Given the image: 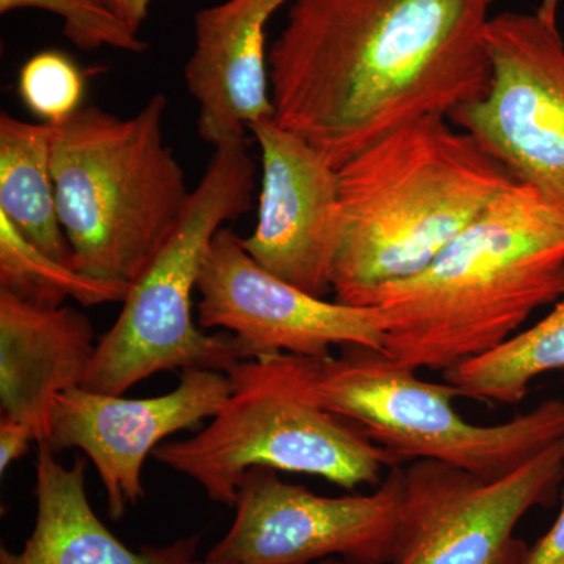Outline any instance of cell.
Segmentation results:
<instances>
[{
  "label": "cell",
  "instance_id": "cell-3",
  "mask_svg": "<svg viewBox=\"0 0 564 564\" xmlns=\"http://www.w3.org/2000/svg\"><path fill=\"white\" fill-rule=\"evenodd\" d=\"M343 242L337 302L364 306L425 270L502 193L521 182L473 133L430 115L375 141L337 170Z\"/></svg>",
  "mask_w": 564,
  "mask_h": 564
},
{
  "label": "cell",
  "instance_id": "cell-23",
  "mask_svg": "<svg viewBox=\"0 0 564 564\" xmlns=\"http://www.w3.org/2000/svg\"><path fill=\"white\" fill-rule=\"evenodd\" d=\"M524 564H564V499L554 525L529 552Z\"/></svg>",
  "mask_w": 564,
  "mask_h": 564
},
{
  "label": "cell",
  "instance_id": "cell-16",
  "mask_svg": "<svg viewBox=\"0 0 564 564\" xmlns=\"http://www.w3.org/2000/svg\"><path fill=\"white\" fill-rule=\"evenodd\" d=\"M57 455L39 444L35 525L20 552L0 547V564H159L150 547L133 552L95 513L87 462L66 467Z\"/></svg>",
  "mask_w": 564,
  "mask_h": 564
},
{
  "label": "cell",
  "instance_id": "cell-22",
  "mask_svg": "<svg viewBox=\"0 0 564 564\" xmlns=\"http://www.w3.org/2000/svg\"><path fill=\"white\" fill-rule=\"evenodd\" d=\"M32 443L36 440L31 426L0 415V474H6L11 464L28 454Z\"/></svg>",
  "mask_w": 564,
  "mask_h": 564
},
{
  "label": "cell",
  "instance_id": "cell-17",
  "mask_svg": "<svg viewBox=\"0 0 564 564\" xmlns=\"http://www.w3.org/2000/svg\"><path fill=\"white\" fill-rule=\"evenodd\" d=\"M51 144V124L0 115V214L41 251L73 267L52 180Z\"/></svg>",
  "mask_w": 564,
  "mask_h": 564
},
{
  "label": "cell",
  "instance_id": "cell-7",
  "mask_svg": "<svg viewBox=\"0 0 564 564\" xmlns=\"http://www.w3.org/2000/svg\"><path fill=\"white\" fill-rule=\"evenodd\" d=\"M256 165L247 139L215 147L187 209L161 252L129 285L113 326L98 340L82 388L124 395L166 370L228 372L240 361L232 334L209 336L193 321V293L212 239L252 209Z\"/></svg>",
  "mask_w": 564,
  "mask_h": 564
},
{
  "label": "cell",
  "instance_id": "cell-24",
  "mask_svg": "<svg viewBox=\"0 0 564 564\" xmlns=\"http://www.w3.org/2000/svg\"><path fill=\"white\" fill-rule=\"evenodd\" d=\"M152 555L158 560L159 564H228L214 562V560L196 556L198 549V538H187V540L176 541L163 547H150ZM314 564H345L343 560L329 558Z\"/></svg>",
  "mask_w": 564,
  "mask_h": 564
},
{
  "label": "cell",
  "instance_id": "cell-6",
  "mask_svg": "<svg viewBox=\"0 0 564 564\" xmlns=\"http://www.w3.org/2000/svg\"><path fill=\"white\" fill-rule=\"evenodd\" d=\"M226 375L231 393L209 425L152 454L202 486L212 502L234 507L254 467L313 475L352 491L380 485L384 470L400 466L358 426L304 395L284 355L240 359Z\"/></svg>",
  "mask_w": 564,
  "mask_h": 564
},
{
  "label": "cell",
  "instance_id": "cell-12",
  "mask_svg": "<svg viewBox=\"0 0 564 564\" xmlns=\"http://www.w3.org/2000/svg\"><path fill=\"white\" fill-rule=\"evenodd\" d=\"M229 393L228 375L203 369L184 370L174 391L151 399L68 389L57 397L46 444L57 454L80 448L87 455L101 478L107 513L120 521L144 497L148 456L172 434L215 417Z\"/></svg>",
  "mask_w": 564,
  "mask_h": 564
},
{
  "label": "cell",
  "instance_id": "cell-2",
  "mask_svg": "<svg viewBox=\"0 0 564 564\" xmlns=\"http://www.w3.org/2000/svg\"><path fill=\"white\" fill-rule=\"evenodd\" d=\"M564 281V215L532 185L502 193L425 270L373 292L383 352L414 370H445L518 334L555 303Z\"/></svg>",
  "mask_w": 564,
  "mask_h": 564
},
{
  "label": "cell",
  "instance_id": "cell-13",
  "mask_svg": "<svg viewBox=\"0 0 564 564\" xmlns=\"http://www.w3.org/2000/svg\"><path fill=\"white\" fill-rule=\"evenodd\" d=\"M262 154L258 223L240 243L259 265L325 299L343 242L339 173L276 121L252 126Z\"/></svg>",
  "mask_w": 564,
  "mask_h": 564
},
{
  "label": "cell",
  "instance_id": "cell-8",
  "mask_svg": "<svg viewBox=\"0 0 564 564\" xmlns=\"http://www.w3.org/2000/svg\"><path fill=\"white\" fill-rule=\"evenodd\" d=\"M560 0L494 14L485 32L488 95L451 115L564 215V39Z\"/></svg>",
  "mask_w": 564,
  "mask_h": 564
},
{
  "label": "cell",
  "instance_id": "cell-20",
  "mask_svg": "<svg viewBox=\"0 0 564 564\" xmlns=\"http://www.w3.org/2000/svg\"><path fill=\"white\" fill-rule=\"evenodd\" d=\"M22 9L51 11L63 20V35L82 51L101 47L141 54L148 44L106 0H0V13Z\"/></svg>",
  "mask_w": 564,
  "mask_h": 564
},
{
  "label": "cell",
  "instance_id": "cell-25",
  "mask_svg": "<svg viewBox=\"0 0 564 564\" xmlns=\"http://www.w3.org/2000/svg\"><path fill=\"white\" fill-rule=\"evenodd\" d=\"M106 2L122 21L128 22L137 32L140 31L150 13L151 0H106Z\"/></svg>",
  "mask_w": 564,
  "mask_h": 564
},
{
  "label": "cell",
  "instance_id": "cell-4",
  "mask_svg": "<svg viewBox=\"0 0 564 564\" xmlns=\"http://www.w3.org/2000/svg\"><path fill=\"white\" fill-rule=\"evenodd\" d=\"M162 93L131 118L99 107L52 126L51 172L74 269L132 284L176 231L192 192L163 137Z\"/></svg>",
  "mask_w": 564,
  "mask_h": 564
},
{
  "label": "cell",
  "instance_id": "cell-14",
  "mask_svg": "<svg viewBox=\"0 0 564 564\" xmlns=\"http://www.w3.org/2000/svg\"><path fill=\"white\" fill-rule=\"evenodd\" d=\"M293 0H225L196 11L195 46L184 68L199 106V139L218 144L247 139L272 120L267 24Z\"/></svg>",
  "mask_w": 564,
  "mask_h": 564
},
{
  "label": "cell",
  "instance_id": "cell-19",
  "mask_svg": "<svg viewBox=\"0 0 564 564\" xmlns=\"http://www.w3.org/2000/svg\"><path fill=\"white\" fill-rule=\"evenodd\" d=\"M129 285L88 276L51 258L0 214V291L40 307L65 306L68 299L82 306H96L124 302Z\"/></svg>",
  "mask_w": 564,
  "mask_h": 564
},
{
  "label": "cell",
  "instance_id": "cell-9",
  "mask_svg": "<svg viewBox=\"0 0 564 564\" xmlns=\"http://www.w3.org/2000/svg\"><path fill=\"white\" fill-rule=\"evenodd\" d=\"M403 466L370 494L318 496L254 467L237 492L236 516L206 558L228 564H393L402 524Z\"/></svg>",
  "mask_w": 564,
  "mask_h": 564
},
{
  "label": "cell",
  "instance_id": "cell-18",
  "mask_svg": "<svg viewBox=\"0 0 564 564\" xmlns=\"http://www.w3.org/2000/svg\"><path fill=\"white\" fill-rule=\"evenodd\" d=\"M564 369V281L562 295L540 322L494 350L445 370L458 397L484 403L516 404L544 373Z\"/></svg>",
  "mask_w": 564,
  "mask_h": 564
},
{
  "label": "cell",
  "instance_id": "cell-21",
  "mask_svg": "<svg viewBox=\"0 0 564 564\" xmlns=\"http://www.w3.org/2000/svg\"><path fill=\"white\" fill-rule=\"evenodd\" d=\"M85 77L76 63L57 51H43L22 65L18 95L33 115L51 126L62 124L82 109Z\"/></svg>",
  "mask_w": 564,
  "mask_h": 564
},
{
  "label": "cell",
  "instance_id": "cell-1",
  "mask_svg": "<svg viewBox=\"0 0 564 564\" xmlns=\"http://www.w3.org/2000/svg\"><path fill=\"white\" fill-rule=\"evenodd\" d=\"M499 0H293L269 50L273 120L339 170L375 141L488 95Z\"/></svg>",
  "mask_w": 564,
  "mask_h": 564
},
{
  "label": "cell",
  "instance_id": "cell-15",
  "mask_svg": "<svg viewBox=\"0 0 564 564\" xmlns=\"http://www.w3.org/2000/svg\"><path fill=\"white\" fill-rule=\"evenodd\" d=\"M98 343L90 318L69 306L40 307L0 291V411L47 443L55 402L80 388Z\"/></svg>",
  "mask_w": 564,
  "mask_h": 564
},
{
  "label": "cell",
  "instance_id": "cell-11",
  "mask_svg": "<svg viewBox=\"0 0 564 564\" xmlns=\"http://www.w3.org/2000/svg\"><path fill=\"white\" fill-rule=\"evenodd\" d=\"M196 291L203 329L232 334L240 359L325 356L334 347L383 351V315L311 295L259 265L223 228L212 239Z\"/></svg>",
  "mask_w": 564,
  "mask_h": 564
},
{
  "label": "cell",
  "instance_id": "cell-10",
  "mask_svg": "<svg viewBox=\"0 0 564 564\" xmlns=\"http://www.w3.org/2000/svg\"><path fill=\"white\" fill-rule=\"evenodd\" d=\"M563 478L564 437L497 480L433 459L408 463L393 564H524L516 527L554 502Z\"/></svg>",
  "mask_w": 564,
  "mask_h": 564
},
{
  "label": "cell",
  "instance_id": "cell-5",
  "mask_svg": "<svg viewBox=\"0 0 564 564\" xmlns=\"http://www.w3.org/2000/svg\"><path fill=\"white\" fill-rule=\"evenodd\" d=\"M300 391L345 419L400 466L433 459L497 480L564 437L563 400H545L496 425L467 422L451 384L422 380L383 351L344 347L339 356L284 355Z\"/></svg>",
  "mask_w": 564,
  "mask_h": 564
}]
</instances>
